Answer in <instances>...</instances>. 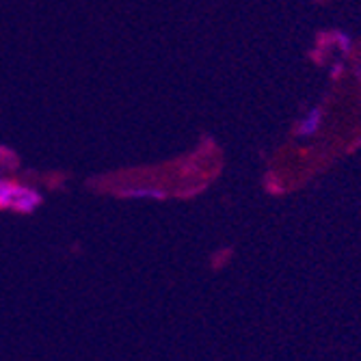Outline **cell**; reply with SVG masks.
I'll list each match as a JSON object with an SVG mask.
<instances>
[{
    "label": "cell",
    "instance_id": "cell-2",
    "mask_svg": "<svg viewBox=\"0 0 361 361\" xmlns=\"http://www.w3.org/2000/svg\"><path fill=\"white\" fill-rule=\"evenodd\" d=\"M320 126V109H312L299 126V137H312Z\"/></svg>",
    "mask_w": 361,
    "mask_h": 361
},
{
    "label": "cell",
    "instance_id": "cell-1",
    "mask_svg": "<svg viewBox=\"0 0 361 361\" xmlns=\"http://www.w3.org/2000/svg\"><path fill=\"white\" fill-rule=\"evenodd\" d=\"M20 190H22V186H18L13 182H7V180H0V210H3V208L16 210Z\"/></svg>",
    "mask_w": 361,
    "mask_h": 361
}]
</instances>
